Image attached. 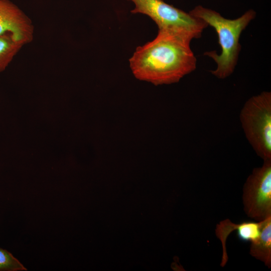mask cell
Segmentation results:
<instances>
[{"instance_id": "obj_2", "label": "cell", "mask_w": 271, "mask_h": 271, "mask_svg": "<svg viewBox=\"0 0 271 271\" xmlns=\"http://www.w3.org/2000/svg\"><path fill=\"white\" fill-rule=\"evenodd\" d=\"M189 13L211 26L216 32L221 47L220 54L210 51L204 55L212 58L217 64L216 68L210 71L211 74L219 79L226 78L233 73L237 63L241 50V34L255 18V12L249 10L235 19L225 18L215 11L202 6H196Z\"/></svg>"}, {"instance_id": "obj_8", "label": "cell", "mask_w": 271, "mask_h": 271, "mask_svg": "<svg viewBox=\"0 0 271 271\" xmlns=\"http://www.w3.org/2000/svg\"><path fill=\"white\" fill-rule=\"evenodd\" d=\"M22 45L10 35L0 36V72L10 63Z\"/></svg>"}, {"instance_id": "obj_9", "label": "cell", "mask_w": 271, "mask_h": 271, "mask_svg": "<svg viewBox=\"0 0 271 271\" xmlns=\"http://www.w3.org/2000/svg\"><path fill=\"white\" fill-rule=\"evenodd\" d=\"M261 222H243L238 224L236 230L237 236L242 241L253 242L259 236Z\"/></svg>"}, {"instance_id": "obj_6", "label": "cell", "mask_w": 271, "mask_h": 271, "mask_svg": "<svg viewBox=\"0 0 271 271\" xmlns=\"http://www.w3.org/2000/svg\"><path fill=\"white\" fill-rule=\"evenodd\" d=\"M3 35H10L22 45L32 38L29 21L9 0H0V36Z\"/></svg>"}, {"instance_id": "obj_5", "label": "cell", "mask_w": 271, "mask_h": 271, "mask_svg": "<svg viewBox=\"0 0 271 271\" xmlns=\"http://www.w3.org/2000/svg\"><path fill=\"white\" fill-rule=\"evenodd\" d=\"M263 161L247 178L243 195L246 213L260 221L271 216V160Z\"/></svg>"}, {"instance_id": "obj_1", "label": "cell", "mask_w": 271, "mask_h": 271, "mask_svg": "<svg viewBox=\"0 0 271 271\" xmlns=\"http://www.w3.org/2000/svg\"><path fill=\"white\" fill-rule=\"evenodd\" d=\"M192 40L182 33L158 30L157 36L138 47L129 59L133 74L156 86L178 82L196 68Z\"/></svg>"}, {"instance_id": "obj_10", "label": "cell", "mask_w": 271, "mask_h": 271, "mask_svg": "<svg viewBox=\"0 0 271 271\" xmlns=\"http://www.w3.org/2000/svg\"><path fill=\"white\" fill-rule=\"evenodd\" d=\"M27 269L8 250L0 248V271H20Z\"/></svg>"}, {"instance_id": "obj_3", "label": "cell", "mask_w": 271, "mask_h": 271, "mask_svg": "<svg viewBox=\"0 0 271 271\" xmlns=\"http://www.w3.org/2000/svg\"><path fill=\"white\" fill-rule=\"evenodd\" d=\"M239 119L245 136L263 161L271 160V92L262 91L244 104Z\"/></svg>"}, {"instance_id": "obj_7", "label": "cell", "mask_w": 271, "mask_h": 271, "mask_svg": "<svg viewBox=\"0 0 271 271\" xmlns=\"http://www.w3.org/2000/svg\"><path fill=\"white\" fill-rule=\"evenodd\" d=\"M259 237L251 242L250 254L263 261L268 267L271 265V216L261 220Z\"/></svg>"}, {"instance_id": "obj_4", "label": "cell", "mask_w": 271, "mask_h": 271, "mask_svg": "<svg viewBox=\"0 0 271 271\" xmlns=\"http://www.w3.org/2000/svg\"><path fill=\"white\" fill-rule=\"evenodd\" d=\"M133 2L132 14H142L149 17L157 24L158 30L182 33L192 39L201 37L208 24L190 13H186L163 0H127Z\"/></svg>"}]
</instances>
